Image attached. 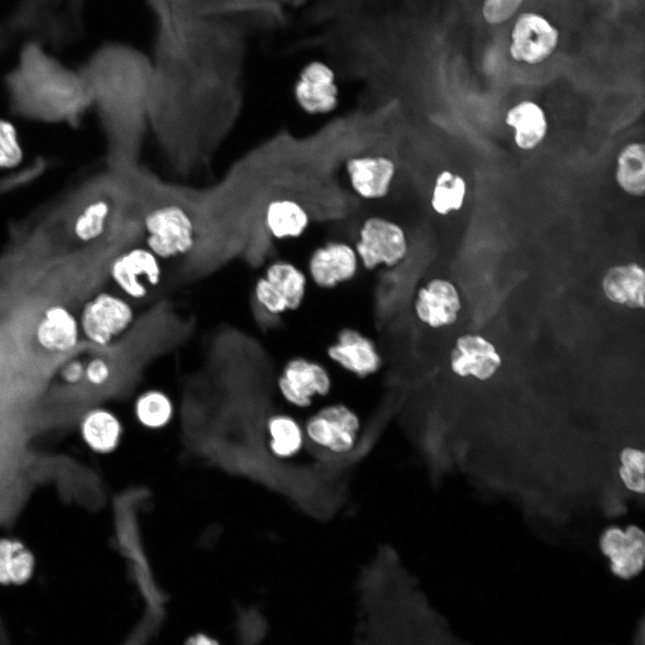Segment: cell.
<instances>
[{
  "label": "cell",
  "mask_w": 645,
  "mask_h": 645,
  "mask_svg": "<svg viewBox=\"0 0 645 645\" xmlns=\"http://www.w3.org/2000/svg\"><path fill=\"white\" fill-rule=\"evenodd\" d=\"M254 298L258 307L269 316L280 317L289 312L285 297L262 275L254 281Z\"/></svg>",
  "instance_id": "cell-31"
},
{
  "label": "cell",
  "mask_w": 645,
  "mask_h": 645,
  "mask_svg": "<svg viewBox=\"0 0 645 645\" xmlns=\"http://www.w3.org/2000/svg\"><path fill=\"white\" fill-rule=\"evenodd\" d=\"M460 308L457 288L443 278H431L422 282L413 295V315L417 322L431 330L453 324Z\"/></svg>",
  "instance_id": "cell-12"
},
{
  "label": "cell",
  "mask_w": 645,
  "mask_h": 645,
  "mask_svg": "<svg viewBox=\"0 0 645 645\" xmlns=\"http://www.w3.org/2000/svg\"><path fill=\"white\" fill-rule=\"evenodd\" d=\"M501 365L494 346L477 335L459 337L452 349L450 366L458 376H474L485 380L491 377Z\"/></svg>",
  "instance_id": "cell-18"
},
{
  "label": "cell",
  "mask_w": 645,
  "mask_h": 645,
  "mask_svg": "<svg viewBox=\"0 0 645 645\" xmlns=\"http://www.w3.org/2000/svg\"><path fill=\"white\" fill-rule=\"evenodd\" d=\"M603 553L611 561V569L617 576L629 579L642 569L645 556V538L635 526L625 531L618 528L607 529L601 538Z\"/></svg>",
  "instance_id": "cell-17"
},
{
  "label": "cell",
  "mask_w": 645,
  "mask_h": 645,
  "mask_svg": "<svg viewBox=\"0 0 645 645\" xmlns=\"http://www.w3.org/2000/svg\"><path fill=\"white\" fill-rule=\"evenodd\" d=\"M108 274L116 291L133 303L146 300L162 282V262L145 245L122 248L109 261Z\"/></svg>",
  "instance_id": "cell-7"
},
{
  "label": "cell",
  "mask_w": 645,
  "mask_h": 645,
  "mask_svg": "<svg viewBox=\"0 0 645 645\" xmlns=\"http://www.w3.org/2000/svg\"><path fill=\"white\" fill-rule=\"evenodd\" d=\"M505 122L513 128L516 145L525 150L536 148L547 132L545 112L530 100L521 101L509 109Z\"/></svg>",
  "instance_id": "cell-21"
},
{
  "label": "cell",
  "mask_w": 645,
  "mask_h": 645,
  "mask_svg": "<svg viewBox=\"0 0 645 645\" xmlns=\"http://www.w3.org/2000/svg\"><path fill=\"white\" fill-rule=\"evenodd\" d=\"M265 277L285 297L289 312L304 304L310 285L304 268L288 259H273L264 268Z\"/></svg>",
  "instance_id": "cell-20"
},
{
  "label": "cell",
  "mask_w": 645,
  "mask_h": 645,
  "mask_svg": "<svg viewBox=\"0 0 645 645\" xmlns=\"http://www.w3.org/2000/svg\"><path fill=\"white\" fill-rule=\"evenodd\" d=\"M52 158L39 155L0 176V196L14 194L34 185L55 166Z\"/></svg>",
  "instance_id": "cell-29"
},
{
  "label": "cell",
  "mask_w": 645,
  "mask_h": 645,
  "mask_svg": "<svg viewBox=\"0 0 645 645\" xmlns=\"http://www.w3.org/2000/svg\"><path fill=\"white\" fill-rule=\"evenodd\" d=\"M80 432L85 443L94 452L113 451L118 443L122 426L115 413L106 408H93L82 417Z\"/></svg>",
  "instance_id": "cell-22"
},
{
  "label": "cell",
  "mask_w": 645,
  "mask_h": 645,
  "mask_svg": "<svg viewBox=\"0 0 645 645\" xmlns=\"http://www.w3.org/2000/svg\"><path fill=\"white\" fill-rule=\"evenodd\" d=\"M346 171L353 190L366 200L385 197L396 174L394 161L383 155H365L348 159Z\"/></svg>",
  "instance_id": "cell-16"
},
{
  "label": "cell",
  "mask_w": 645,
  "mask_h": 645,
  "mask_svg": "<svg viewBox=\"0 0 645 645\" xmlns=\"http://www.w3.org/2000/svg\"><path fill=\"white\" fill-rule=\"evenodd\" d=\"M294 98L307 114L324 115L339 104V88L334 70L322 61L305 64L294 83Z\"/></svg>",
  "instance_id": "cell-14"
},
{
  "label": "cell",
  "mask_w": 645,
  "mask_h": 645,
  "mask_svg": "<svg viewBox=\"0 0 645 645\" xmlns=\"http://www.w3.org/2000/svg\"><path fill=\"white\" fill-rule=\"evenodd\" d=\"M276 385L281 398L291 407L309 409L315 401L328 397L333 389L330 368L305 356H294L282 366Z\"/></svg>",
  "instance_id": "cell-9"
},
{
  "label": "cell",
  "mask_w": 645,
  "mask_h": 645,
  "mask_svg": "<svg viewBox=\"0 0 645 645\" xmlns=\"http://www.w3.org/2000/svg\"><path fill=\"white\" fill-rule=\"evenodd\" d=\"M361 269L374 271L400 265L409 252L408 237L399 223L382 216L366 218L353 244Z\"/></svg>",
  "instance_id": "cell-6"
},
{
  "label": "cell",
  "mask_w": 645,
  "mask_h": 645,
  "mask_svg": "<svg viewBox=\"0 0 645 645\" xmlns=\"http://www.w3.org/2000/svg\"><path fill=\"white\" fill-rule=\"evenodd\" d=\"M143 245L161 262L194 254L196 230L178 191V182L157 176L152 203L143 219Z\"/></svg>",
  "instance_id": "cell-4"
},
{
  "label": "cell",
  "mask_w": 645,
  "mask_h": 645,
  "mask_svg": "<svg viewBox=\"0 0 645 645\" xmlns=\"http://www.w3.org/2000/svg\"><path fill=\"white\" fill-rule=\"evenodd\" d=\"M615 180L626 194L641 197L645 193V150L641 142L627 144L616 159Z\"/></svg>",
  "instance_id": "cell-25"
},
{
  "label": "cell",
  "mask_w": 645,
  "mask_h": 645,
  "mask_svg": "<svg viewBox=\"0 0 645 645\" xmlns=\"http://www.w3.org/2000/svg\"><path fill=\"white\" fill-rule=\"evenodd\" d=\"M267 426L277 456L289 458L301 451L305 441L303 426L293 416L275 414L269 418Z\"/></svg>",
  "instance_id": "cell-26"
},
{
  "label": "cell",
  "mask_w": 645,
  "mask_h": 645,
  "mask_svg": "<svg viewBox=\"0 0 645 645\" xmlns=\"http://www.w3.org/2000/svg\"><path fill=\"white\" fill-rule=\"evenodd\" d=\"M113 375L110 360L100 354L93 355L85 360L84 381L94 388L105 386Z\"/></svg>",
  "instance_id": "cell-34"
},
{
  "label": "cell",
  "mask_w": 645,
  "mask_h": 645,
  "mask_svg": "<svg viewBox=\"0 0 645 645\" xmlns=\"http://www.w3.org/2000/svg\"><path fill=\"white\" fill-rule=\"evenodd\" d=\"M34 339L47 353L67 355L73 352L82 339L78 316L64 304L48 305L35 325Z\"/></svg>",
  "instance_id": "cell-15"
},
{
  "label": "cell",
  "mask_w": 645,
  "mask_h": 645,
  "mask_svg": "<svg viewBox=\"0 0 645 645\" xmlns=\"http://www.w3.org/2000/svg\"><path fill=\"white\" fill-rule=\"evenodd\" d=\"M3 88L8 112L24 121L78 128L91 112L90 93L79 69L35 43L22 45Z\"/></svg>",
  "instance_id": "cell-2"
},
{
  "label": "cell",
  "mask_w": 645,
  "mask_h": 645,
  "mask_svg": "<svg viewBox=\"0 0 645 645\" xmlns=\"http://www.w3.org/2000/svg\"><path fill=\"white\" fill-rule=\"evenodd\" d=\"M304 269L310 284L322 290H332L355 280L361 265L352 244L329 240L308 254Z\"/></svg>",
  "instance_id": "cell-10"
},
{
  "label": "cell",
  "mask_w": 645,
  "mask_h": 645,
  "mask_svg": "<svg viewBox=\"0 0 645 645\" xmlns=\"http://www.w3.org/2000/svg\"><path fill=\"white\" fill-rule=\"evenodd\" d=\"M620 476L625 486L637 493L644 492V454L642 452L627 448L621 454Z\"/></svg>",
  "instance_id": "cell-32"
},
{
  "label": "cell",
  "mask_w": 645,
  "mask_h": 645,
  "mask_svg": "<svg viewBox=\"0 0 645 645\" xmlns=\"http://www.w3.org/2000/svg\"><path fill=\"white\" fill-rule=\"evenodd\" d=\"M330 364L357 379H367L378 374L383 356L375 341L362 331L345 326L325 348Z\"/></svg>",
  "instance_id": "cell-11"
},
{
  "label": "cell",
  "mask_w": 645,
  "mask_h": 645,
  "mask_svg": "<svg viewBox=\"0 0 645 645\" xmlns=\"http://www.w3.org/2000/svg\"><path fill=\"white\" fill-rule=\"evenodd\" d=\"M643 270L635 263L610 269L603 280V290L615 303L630 307L644 306Z\"/></svg>",
  "instance_id": "cell-23"
},
{
  "label": "cell",
  "mask_w": 645,
  "mask_h": 645,
  "mask_svg": "<svg viewBox=\"0 0 645 645\" xmlns=\"http://www.w3.org/2000/svg\"><path fill=\"white\" fill-rule=\"evenodd\" d=\"M523 0H484L481 13L488 24L498 25L510 20Z\"/></svg>",
  "instance_id": "cell-33"
},
{
  "label": "cell",
  "mask_w": 645,
  "mask_h": 645,
  "mask_svg": "<svg viewBox=\"0 0 645 645\" xmlns=\"http://www.w3.org/2000/svg\"><path fill=\"white\" fill-rule=\"evenodd\" d=\"M24 151L15 125L0 118V169L10 170L23 162Z\"/></svg>",
  "instance_id": "cell-30"
},
{
  "label": "cell",
  "mask_w": 645,
  "mask_h": 645,
  "mask_svg": "<svg viewBox=\"0 0 645 645\" xmlns=\"http://www.w3.org/2000/svg\"><path fill=\"white\" fill-rule=\"evenodd\" d=\"M84 0H20L0 22V54L22 40L50 50L78 38Z\"/></svg>",
  "instance_id": "cell-3"
},
{
  "label": "cell",
  "mask_w": 645,
  "mask_h": 645,
  "mask_svg": "<svg viewBox=\"0 0 645 645\" xmlns=\"http://www.w3.org/2000/svg\"><path fill=\"white\" fill-rule=\"evenodd\" d=\"M361 429L358 413L349 405L329 402L316 408L303 425L305 438L318 450L343 454L357 443Z\"/></svg>",
  "instance_id": "cell-8"
},
{
  "label": "cell",
  "mask_w": 645,
  "mask_h": 645,
  "mask_svg": "<svg viewBox=\"0 0 645 645\" xmlns=\"http://www.w3.org/2000/svg\"><path fill=\"white\" fill-rule=\"evenodd\" d=\"M35 567V555L24 542L14 538H0V584H24L32 577Z\"/></svg>",
  "instance_id": "cell-24"
},
{
  "label": "cell",
  "mask_w": 645,
  "mask_h": 645,
  "mask_svg": "<svg viewBox=\"0 0 645 645\" xmlns=\"http://www.w3.org/2000/svg\"><path fill=\"white\" fill-rule=\"evenodd\" d=\"M309 224L310 217L305 208L290 196L271 202L263 220L265 233L273 240L301 237Z\"/></svg>",
  "instance_id": "cell-19"
},
{
  "label": "cell",
  "mask_w": 645,
  "mask_h": 645,
  "mask_svg": "<svg viewBox=\"0 0 645 645\" xmlns=\"http://www.w3.org/2000/svg\"><path fill=\"white\" fill-rule=\"evenodd\" d=\"M559 31L546 17L532 12L520 14L511 32L509 52L517 62L538 64L556 48Z\"/></svg>",
  "instance_id": "cell-13"
},
{
  "label": "cell",
  "mask_w": 645,
  "mask_h": 645,
  "mask_svg": "<svg viewBox=\"0 0 645 645\" xmlns=\"http://www.w3.org/2000/svg\"><path fill=\"white\" fill-rule=\"evenodd\" d=\"M77 316L82 338L106 348L131 330L137 312L134 303L117 291L102 289L84 301Z\"/></svg>",
  "instance_id": "cell-5"
},
{
  "label": "cell",
  "mask_w": 645,
  "mask_h": 645,
  "mask_svg": "<svg viewBox=\"0 0 645 645\" xmlns=\"http://www.w3.org/2000/svg\"><path fill=\"white\" fill-rule=\"evenodd\" d=\"M91 99L105 144V165L141 163L150 135L153 64L150 56L124 43L101 45L78 67Z\"/></svg>",
  "instance_id": "cell-1"
},
{
  "label": "cell",
  "mask_w": 645,
  "mask_h": 645,
  "mask_svg": "<svg viewBox=\"0 0 645 645\" xmlns=\"http://www.w3.org/2000/svg\"><path fill=\"white\" fill-rule=\"evenodd\" d=\"M134 414L143 426L158 428L170 421L174 406L169 395L159 388L142 391L134 401Z\"/></svg>",
  "instance_id": "cell-28"
},
{
  "label": "cell",
  "mask_w": 645,
  "mask_h": 645,
  "mask_svg": "<svg viewBox=\"0 0 645 645\" xmlns=\"http://www.w3.org/2000/svg\"><path fill=\"white\" fill-rule=\"evenodd\" d=\"M85 361L80 357L66 360L59 369V378L66 385L76 386L84 381Z\"/></svg>",
  "instance_id": "cell-35"
},
{
  "label": "cell",
  "mask_w": 645,
  "mask_h": 645,
  "mask_svg": "<svg viewBox=\"0 0 645 645\" xmlns=\"http://www.w3.org/2000/svg\"><path fill=\"white\" fill-rule=\"evenodd\" d=\"M467 192L464 178L452 171L443 170L435 177L430 204L439 215H448L462 207Z\"/></svg>",
  "instance_id": "cell-27"
},
{
  "label": "cell",
  "mask_w": 645,
  "mask_h": 645,
  "mask_svg": "<svg viewBox=\"0 0 645 645\" xmlns=\"http://www.w3.org/2000/svg\"><path fill=\"white\" fill-rule=\"evenodd\" d=\"M187 645H215L212 641L204 637L194 638Z\"/></svg>",
  "instance_id": "cell-36"
}]
</instances>
